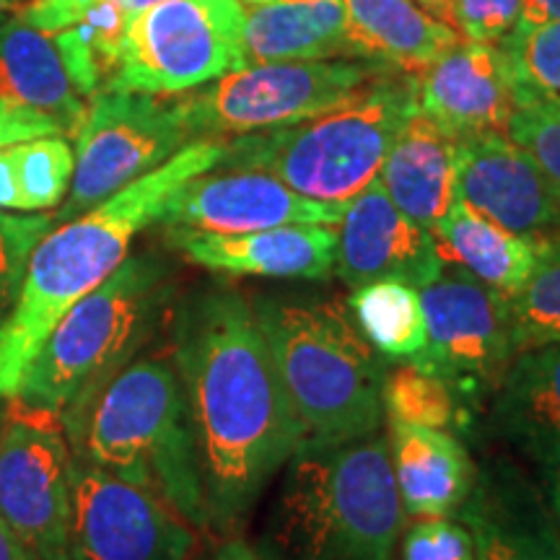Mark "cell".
<instances>
[{
    "mask_svg": "<svg viewBox=\"0 0 560 560\" xmlns=\"http://www.w3.org/2000/svg\"><path fill=\"white\" fill-rule=\"evenodd\" d=\"M11 3V0H0V5H9Z\"/></svg>",
    "mask_w": 560,
    "mask_h": 560,
    "instance_id": "45",
    "label": "cell"
},
{
    "mask_svg": "<svg viewBox=\"0 0 560 560\" xmlns=\"http://www.w3.org/2000/svg\"><path fill=\"white\" fill-rule=\"evenodd\" d=\"M73 560H187L198 535L156 493L73 459L70 472Z\"/></svg>",
    "mask_w": 560,
    "mask_h": 560,
    "instance_id": "13",
    "label": "cell"
},
{
    "mask_svg": "<svg viewBox=\"0 0 560 560\" xmlns=\"http://www.w3.org/2000/svg\"><path fill=\"white\" fill-rule=\"evenodd\" d=\"M348 317L374 353L387 361H416L425 348L420 289L400 280H374L350 293Z\"/></svg>",
    "mask_w": 560,
    "mask_h": 560,
    "instance_id": "28",
    "label": "cell"
},
{
    "mask_svg": "<svg viewBox=\"0 0 560 560\" xmlns=\"http://www.w3.org/2000/svg\"><path fill=\"white\" fill-rule=\"evenodd\" d=\"M346 206L304 198L268 172L215 166L182 185L159 223L192 234H249L291 223L338 226Z\"/></svg>",
    "mask_w": 560,
    "mask_h": 560,
    "instance_id": "14",
    "label": "cell"
},
{
    "mask_svg": "<svg viewBox=\"0 0 560 560\" xmlns=\"http://www.w3.org/2000/svg\"><path fill=\"white\" fill-rule=\"evenodd\" d=\"M229 138H198L170 161L75 219L55 223L32 249L9 317L0 322V395L11 397L42 342L70 306L128 260L140 231L159 223L182 185L223 161Z\"/></svg>",
    "mask_w": 560,
    "mask_h": 560,
    "instance_id": "2",
    "label": "cell"
},
{
    "mask_svg": "<svg viewBox=\"0 0 560 560\" xmlns=\"http://www.w3.org/2000/svg\"><path fill=\"white\" fill-rule=\"evenodd\" d=\"M75 153L62 136H42L0 149V210L58 208L70 190Z\"/></svg>",
    "mask_w": 560,
    "mask_h": 560,
    "instance_id": "29",
    "label": "cell"
},
{
    "mask_svg": "<svg viewBox=\"0 0 560 560\" xmlns=\"http://www.w3.org/2000/svg\"><path fill=\"white\" fill-rule=\"evenodd\" d=\"M459 522L470 529L475 560H560V535L550 503L511 465L478 472Z\"/></svg>",
    "mask_w": 560,
    "mask_h": 560,
    "instance_id": "19",
    "label": "cell"
},
{
    "mask_svg": "<svg viewBox=\"0 0 560 560\" xmlns=\"http://www.w3.org/2000/svg\"><path fill=\"white\" fill-rule=\"evenodd\" d=\"M0 560H37L13 535L9 524L3 522V516H0Z\"/></svg>",
    "mask_w": 560,
    "mask_h": 560,
    "instance_id": "39",
    "label": "cell"
},
{
    "mask_svg": "<svg viewBox=\"0 0 560 560\" xmlns=\"http://www.w3.org/2000/svg\"><path fill=\"white\" fill-rule=\"evenodd\" d=\"M387 441L405 514L410 520L457 516L478 480L465 446L444 429H423L397 420H389Z\"/></svg>",
    "mask_w": 560,
    "mask_h": 560,
    "instance_id": "21",
    "label": "cell"
},
{
    "mask_svg": "<svg viewBox=\"0 0 560 560\" xmlns=\"http://www.w3.org/2000/svg\"><path fill=\"white\" fill-rule=\"evenodd\" d=\"M62 132L66 130H62V125L55 120V117L0 100V149H3V145L19 143V140L62 136Z\"/></svg>",
    "mask_w": 560,
    "mask_h": 560,
    "instance_id": "37",
    "label": "cell"
},
{
    "mask_svg": "<svg viewBox=\"0 0 560 560\" xmlns=\"http://www.w3.org/2000/svg\"><path fill=\"white\" fill-rule=\"evenodd\" d=\"M516 94L560 107V21L542 26H520L506 42Z\"/></svg>",
    "mask_w": 560,
    "mask_h": 560,
    "instance_id": "32",
    "label": "cell"
},
{
    "mask_svg": "<svg viewBox=\"0 0 560 560\" xmlns=\"http://www.w3.org/2000/svg\"><path fill=\"white\" fill-rule=\"evenodd\" d=\"M516 89L506 52L457 39L418 73V109L454 138L506 132Z\"/></svg>",
    "mask_w": 560,
    "mask_h": 560,
    "instance_id": "17",
    "label": "cell"
},
{
    "mask_svg": "<svg viewBox=\"0 0 560 560\" xmlns=\"http://www.w3.org/2000/svg\"><path fill=\"white\" fill-rule=\"evenodd\" d=\"M457 198L514 234H560L558 198L535 161L506 132L459 140Z\"/></svg>",
    "mask_w": 560,
    "mask_h": 560,
    "instance_id": "16",
    "label": "cell"
},
{
    "mask_svg": "<svg viewBox=\"0 0 560 560\" xmlns=\"http://www.w3.org/2000/svg\"><path fill=\"white\" fill-rule=\"evenodd\" d=\"M244 5H252V3H262V0H242Z\"/></svg>",
    "mask_w": 560,
    "mask_h": 560,
    "instance_id": "44",
    "label": "cell"
},
{
    "mask_svg": "<svg viewBox=\"0 0 560 560\" xmlns=\"http://www.w3.org/2000/svg\"><path fill=\"white\" fill-rule=\"evenodd\" d=\"M164 240L206 270L276 280H327L338 252V231L322 223H291L249 234L164 231Z\"/></svg>",
    "mask_w": 560,
    "mask_h": 560,
    "instance_id": "18",
    "label": "cell"
},
{
    "mask_svg": "<svg viewBox=\"0 0 560 560\" xmlns=\"http://www.w3.org/2000/svg\"><path fill=\"white\" fill-rule=\"evenodd\" d=\"M425 348L412 363L446 380L454 392L495 389L516 355L509 301L459 265L446 262L420 289Z\"/></svg>",
    "mask_w": 560,
    "mask_h": 560,
    "instance_id": "12",
    "label": "cell"
},
{
    "mask_svg": "<svg viewBox=\"0 0 560 560\" xmlns=\"http://www.w3.org/2000/svg\"><path fill=\"white\" fill-rule=\"evenodd\" d=\"M112 3H117L125 13H130L132 16V13L151 9V5H156V3H166V0H112Z\"/></svg>",
    "mask_w": 560,
    "mask_h": 560,
    "instance_id": "42",
    "label": "cell"
},
{
    "mask_svg": "<svg viewBox=\"0 0 560 560\" xmlns=\"http://www.w3.org/2000/svg\"><path fill=\"white\" fill-rule=\"evenodd\" d=\"M506 301L516 353L560 342V234L540 236L535 270Z\"/></svg>",
    "mask_w": 560,
    "mask_h": 560,
    "instance_id": "30",
    "label": "cell"
},
{
    "mask_svg": "<svg viewBox=\"0 0 560 560\" xmlns=\"http://www.w3.org/2000/svg\"><path fill=\"white\" fill-rule=\"evenodd\" d=\"M0 397H3V395H0Z\"/></svg>",
    "mask_w": 560,
    "mask_h": 560,
    "instance_id": "46",
    "label": "cell"
},
{
    "mask_svg": "<svg viewBox=\"0 0 560 560\" xmlns=\"http://www.w3.org/2000/svg\"><path fill=\"white\" fill-rule=\"evenodd\" d=\"M493 392L501 439L540 470L560 465V342L516 353Z\"/></svg>",
    "mask_w": 560,
    "mask_h": 560,
    "instance_id": "20",
    "label": "cell"
},
{
    "mask_svg": "<svg viewBox=\"0 0 560 560\" xmlns=\"http://www.w3.org/2000/svg\"><path fill=\"white\" fill-rule=\"evenodd\" d=\"M70 472L62 418L11 395L0 431V516L37 560H73Z\"/></svg>",
    "mask_w": 560,
    "mask_h": 560,
    "instance_id": "11",
    "label": "cell"
},
{
    "mask_svg": "<svg viewBox=\"0 0 560 560\" xmlns=\"http://www.w3.org/2000/svg\"><path fill=\"white\" fill-rule=\"evenodd\" d=\"M210 560H260V556H255L247 545L229 542L226 548H221L219 552H215V558H210Z\"/></svg>",
    "mask_w": 560,
    "mask_h": 560,
    "instance_id": "41",
    "label": "cell"
},
{
    "mask_svg": "<svg viewBox=\"0 0 560 560\" xmlns=\"http://www.w3.org/2000/svg\"><path fill=\"white\" fill-rule=\"evenodd\" d=\"M560 21V0H522V24L542 26Z\"/></svg>",
    "mask_w": 560,
    "mask_h": 560,
    "instance_id": "38",
    "label": "cell"
},
{
    "mask_svg": "<svg viewBox=\"0 0 560 560\" xmlns=\"http://www.w3.org/2000/svg\"><path fill=\"white\" fill-rule=\"evenodd\" d=\"M418 109V73L387 68L353 100L289 128L226 140L223 170H257L322 202H348L380 177L397 132Z\"/></svg>",
    "mask_w": 560,
    "mask_h": 560,
    "instance_id": "6",
    "label": "cell"
},
{
    "mask_svg": "<svg viewBox=\"0 0 560 560\" xmlns=\"http://www.w3.org/2000/svg\"><path fill=\"white\" fill-rule=\"evenodd\" d=\"M400 560H475L472 535L454 516L416 520L402 537Z\"/></svg>",
    "mask_w": 560,
    "mask_h": 560,
    "instance_id": "36",
    "label": "cell"
},
{
    "mask_svg": "<svg viewBox=\"0 0 560 560\" xmlns=\"http://www.w3.org/2000/svg\"><path fill=\"white\" fill-rule=\"evenodd\" d=\"M425 11L433 13V16L446 21V11H450V0H418Z\"/></svg>",
    "mask_w": 560,
    "mask_h": 560,
    "instance_id": "43",
    "label": "cell"
},
{
    "mask_svg": "<svg viewBox=\"0 0 560 560\" xmlns=\"http://www.w3.org/2000/svg\"><path fill=\"white\" fill-rule=\"evenodd\" d=\"M73 138V179L55 223L86 213L192 143L174 100L109 89L91 96Z\"/></svg>",
    "mask_w": 560,
    "mask_h": 560,
    "instance_id": "10",
    "label": "cell"
},
{
    "mask_svg": "<svg viewBox=\"0 0 560 560\" xmlns=\"http://www.w3.org/2000/svg\"><path fill=\"white\" fill-rule=\"evenodd\" d=\"M172 338L208 524L231 535L301 450L304 429L242 291L210 285L190 293L174 312Z\"/></svg>",
    "mask_w": 560,
    "mask_h": 560,
    "instance_id": "1",
    "label": "cell"
},
{
    "mask_svg": "<svg viewBox=\"0 0 560 560\" xmlns=\"http://www.w3.org/2000/svg\"><path fill=\"white\" fill-rule=\"evenodd\" d=\"M506 136L535 161L560 202V107L516 94Z\"/></svg>",
    "mask_w": 560,
    "mask_h": 560,
    "instance_id": "33",
    "label": "cell"
},
{
    "mask_svg": "<svg viewBox=\"0 0 560 560\" xmlns=\"http://www.w3.org/2000/svg\"><path fill=\"white\" fill-rule=\"evenodd\" d=\"M542 472H545V490H548V503L552 511V520H556V527L560 535V465H552Z\"/></svg>",
    "mask_w": 560,
    "mask_h": 560,
    "instance_id": "40",
    "label": "cell"
},
{
    "mask_svg": "<svg viewBox=\"0 0 560 560\" xmlns=\"http://www.w3.org/2000/svg\"><path fill=\"white\" fill-rule=\"evenodd\" d=\"M21 16L55 39L70 79L86 100L115 70L132 19L112 0H34Z\"/></svg>",
    "mask_w": 560,
    "mask_h": 560,
    "instance_id": "25",
    "label": "cell"
},
{
    "mask_svg": "<svg viewBox=\"0 0 560 560\" xmlns=\"http://www.w3.org/2000/svg\"><path fill=\"white\" fill-rule=\"evenodd\" d=\"M433 236L446 262L459 265L503 296H511L527 283L540 252V236L514 234L475 213L459 198L433 229Z\"/></svg>",
    "mask_w": 560,
    "mask_h": 560,
    "instance_id": "27",
    "label": "cell"
},
{
    "mask_svg": "<svg viewBox=\"0 0 560 560\" xmlns=\"http://www.w3.org/2000/svg\"><path fill=\"white\" fill-rule=\"evenodd\" d=\"M244 62L359 58L342 0H262L244 5Z\"/></svg>",
    "mask_w": 560,
    "mask_h": 560,
    "instance_id": "23",
    "label": "cell"
},
{
    "mask_svg": "<svg viewBox=\"0 0 560 560\" xmlns=\"http://www.w3.org/2000/svg\"><path fill=\"white\" fill-rule=\"evenodd\" d=\"M335 229V276L350 289L374 280H400L423 289L446 265L433 231L405 215L384 192L380 177L348 200Z\"/></svg>",
    "mask_w": 560,
    "mask_h": 560,
    "instance_id": "15",
    "label": "cell"
},
{
    "mask_svg": "<svg viewBox=\"0 0 560 560\" xmlns=\"http://www.w3.org/2000/svg\"><path fill=\"white\" fill-rule=\"evenodd\" d=\"M459 138L416 109L384 159L380 182L389 200L433 231L457 200Z\"/></svg>",
    "mask_w": 560,
    "mask_h": 560,
    "instance_id": "22",
    "label": "cell"
},
{
    "mask_svg": "<svg viewBox=\"0 0 560 560\" xmlns=\"http://www.w3.org/2000/svg\"><path fill=\"white\" fill-rule=\"evenodd\" d=\"M382 405L389 420L423 429L446 431L457 420V392L452 384L412 361L384 374Z\"/></svg>",
    "mask_w": 560,
    "mask_h": 560,
    "instance_id": "31",
    "label": "cell"
},
{
    "mask_svg": "<svg viewBox=\"0 0 560 560\" xmlns=\"http://www.w3.org/2000/svg\"><path fill=\"white\" fill-rule=\"evenodd\" d=\"M172 296L174 280L164 260L128 255L104 283L62 314L13 397L66 423L136 359L166 317Z\"/></svg>",
    "mask_w": 560,
    "mask_h": 560,
    "instance_id": "7",
    "label": "cell"
},
{
    "mask_svg": "<svg viewBox=\"0 0 560 560\" xmlns=\"http://www.w3.org/2000/svg\"><path fill=\"white\" fill-rule=\"evenodd\" d=\"M242 0H166L132 13L109 91L170 96L200 89L244 62Z\"/></svg>",
    "mask_w": 560,
    "mask_h": 560,
    "instance_id": "9",
    "label": "cell"
},
{
    "mask_svg": "<svg viewBox=\"0 0 560 560\" xmlns=\"http://www.w3.org/2000/svg\"><path fill=\"white\" fill-rule=\"evenodd\" d=\"M402 522L384 433L304 446L285 465L260 560H397Z\"/></svg>",
    "mask_w": 560,
    "mask_h": 560,
    "instance_id": "3",
    "label": "cell"
},
{
    "mask_svg": "<svg viewBox=\"0 0 560 560\" xmlns=\"http://www.w3.org/2000/svg\"><path fill=\"white\" fill-rule=\"evenodd\" d=\"M52 226L50 213H0V306L16 299L32 249Z\"/></svg>",
    "mask_w": 560,
    "mask_h": 560,
    "instance_id": "34",
    "label": "cell"
},
{
    "mask_svg": "<svg viewBox=\"0 0 560 560\" xmlns=\"http://www.w3.org/2000/svg\"><path fill=\"white\" fill-rule=\"evenodd\" d=\"M387 66L366 58L249 62L177 96L192 140L289 128L353 100Z\"/></svg>",
    "mask_w": 560,
    "mask_h": 560,
    "instance_id": "8",
    "label": "cell"
},
{
    "mask_svg": "<svg viewBox=\"0 0 560 560\" xmlns=\"http://www.w3.org/2000/svg\"><path fill=\"white\" fill-rule=\"evenodd\" d=\"M62 425L73 459L149 488L190 527L210 529L198 444L174 361H130Z\"/></svg>",
    "mask_w": 560,
    "mask_h": 560,
    "instance_id": "4",
    "label": "cell"
},
{
    "mask_svg": "<svg viewBox=\"0 0 560 560\" xmlns=\"http://www.w3.org/2000/svg\"><path fill=\"white\" fill-rule=\"evenodd\" d=\"M283 387L296 410L304 446H338L380 431L384 369L330 299L265 293L252 299Z\"/></svg>",
    "mask_w": 560,
    "mask_h": 560,
    "instance_id": "5",
    "label": "cell"
},
{
    "mask_svg": "<svg viewBox=\"0 0 560 560\" xmlns=\"http://www.w3.org/2000/svg\"><path fill=\"white\" fill-rule=\"evenodd\" d=\"M446 21L462 39L501 45L522 24V0H450Z\"/></svg>",
    "mask_w": 560,
    "mask_h": 560,
    "instance_id": "35",
    "label": "cell"
},
{
    "mask_svg": "<svg viewBox=\"0 0 560 560\" xmlns=\"http://www.w3.org/2000/svg\"><path fill=\"white\" fill-rule=\"evenodd\" d=\"M350 37L359 58L376 60L395 70L420 73L459 34L418 5L416 0H342Z\"/></svg>",
    "mask_w": 560,
    "mask_h": 560,
    "instance_id": "26",
    "label": "cell"
},
{
    "mask_svg": "<svg viewBox=\"0 0 560 560\" xmlns=\"http://www.w3.org/2000/svg\"><path fill=\"white\" fill-rule=\"evenodd\" d=\"M0 100L55 117L66 136H75L86 115V96L75 89L55 39L21 13L0 24Z\"/></svg>",
    "mask_w": 560,
    "mask_h": 560,
    "instance_id": "24",
    "label": "cell"
}]
</instances>
